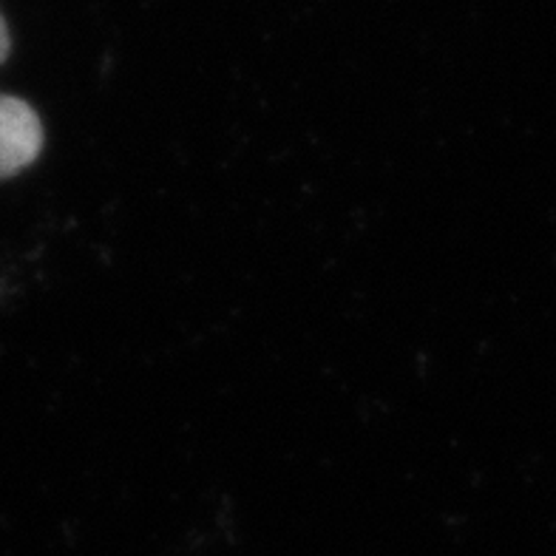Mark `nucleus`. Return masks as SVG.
<instances>
[{
    "label": "nucleus",
    "instance_id": "1",
    "mask_svg": "<svg viewBox=\"0 0 556 556\" xmlns=\"http://www.w3.org/2000/svg\"><path fill=\"white\" fill-rule=\"evenodd\" d=\"M43 151V123L21 97L0 94V179L26 170Z\"/></svg>",
    "mask_w": 556,
    "mask_h": 556
},
{
    "label": "nucleus",
    "instance_id": "2",
    "mask_svg": "<svg viewBox=\"0 0 556 556\" xmlns=\"http://www.w3.org/2000/svg\"><path fill=\"white\" fill-rule=\"evenodd\" d=\"M9 29H7V23H3V17H0V63L9 58Z\"/></svg>",
    "mask_w": 556,
    "mask_h": 556
}]
</instances>
